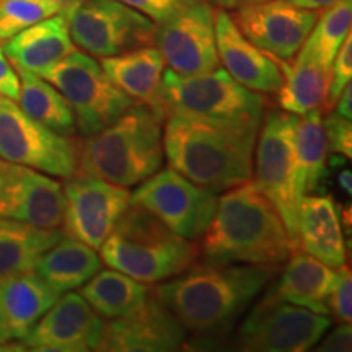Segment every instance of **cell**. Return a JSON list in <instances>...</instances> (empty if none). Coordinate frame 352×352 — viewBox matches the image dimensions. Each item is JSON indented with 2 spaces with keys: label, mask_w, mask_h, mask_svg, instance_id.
Instances as JSON below:
<instances>
[{
  "label": "cell",
  "mask_w": 352,
  "mask_h": 352,
  "mask_svg": "<svg viewBox=\"0 0 352 352\" xmlns=\"http://www.w3.org/2000/svg\"><path fill=\"white\" fill-rule=\"evenodd\" d=\"M259 126L168 113L164 126L168 166L214 195L239 186L253 178Z\"/></svg>",
  "instance_id": "1"
},
{
  "label": "cell",
  "mask_w": 352,
  "mask_h": 352,
  "mask_svg": "<svg viewBox=\"0 0 352 352\" xmlns=\"http://www.w3.org/2000/svg\"><path fill=\"white\" fill-rule=\"evenodd\" d=\"M272 276L270 266L204 261L158 284L153 294L186 331L215 340L230 331Z\"/></svg>",
  "instance_id": "2"
},
{
  "label": "cell",
  "mask_w": 352,
  "mask_h": 352,
  "mask_svg": "<svg viewBox=\"0 0 352 352\" xmlns=\"http://www.w3.org/2000/svg\"><path fill=\"white\" fill-rule=\"evenodd\" d=\"M201 239L199 254L214 264L276 267L297 250L280 214L253 178L223 191Z\"/></svg>",
  "instance_id": "3"
},
{
  "label": "cell",
  "mask_w": 352,
  "mask_h": 352,
  "mask_svg": "<svg viewBox=\"0 0 352 352\" xmlns=\"http://www.w3.org/2000/svg\"><path fill=\"white\" fill-rule=\"evenodd\" d=\"M165 116L135 101L111 124L77 139V173L120 186H138L164 164Z\"/></svg>",
  "instance_id": "4"
},
{
  "label": "cell",
  "mask_w": 352,
  "mask_h": 352,
  "mask_svg": "<svg viewBox=\"0 0 352 352\" xmlns=\"http://www.w3.org/2000/svg\"><path fill=\"white\" fill-rule=\"evenodd\" d=\"M101 261L144 284L182 274L199 259V248L166 228L151 212L129 204L100 246Z\"/></svg>",
  "instance_id": "5"
},
{
  "label": "cell",
  "mask_w": 352,
  "mask_h": 352,
  "mask_svg": "<svg viewBox=\"0 0 352 352\" xmlns=\"http://www.w3.org/2000/svg\"><path fill=\"white\" fill-rule=\"evenodd\" d=\"M162 98L168 113L192 114L222 121L261 122L266 100L217 67L201 74H178L164 70Z\"/></svg>",
  "instance_id": "6"
},
{
  "label": "cell",
  "mask_w": 352,
  "mask_h": 352,
  "mask_svg": "<svg viewBox=\"0 0 352 352\" xmlns=\"http://www.w3.org/2000/svg\"><path fill=\"white\" fill-rule=\"evenodd\" d=\"M264 116V114H263ZM298 114L271 109L264 116L254 148V183L283 217L290 239L297 245V222L302 192L297 183L294 132Z\"/></svg>",
  "instance_id": "7"
},
{
  "label": "cell",
  "mask_w": 352,
  "mask_h": 352,
  "mask_svg": "<svg viewBox=\"0 0 352 352\" xmlns=\"http://www.w3.org/2000/svg\"><path fill=\"white\" fill-rule=\"evenodd\" d=\"M52 83L72 108L77 129L83 138L95 134L120 118L135 103L109 80L94 59L82 51H72L41 76Z\"/></svg>",
  "instance_id": "8"
},
{
  "label": "cell",
  "mask_w": 352,
  "mask_h": 352,
  "mask_svg": "<svg viewBox=\"0 0 352 352\" xmlns=\"http://www.w3.org/2000/svg\"><path fill=\"white\" fill-rule=\"evenodd\" d=\"M64 15L74 44L100 59L151 46L155 39V21L120 0H82Z\"/></svg>",
  "instance_id": "9"
},
{
  "label": "cell",
  "mask_w": 352,
  "mask_h": 352,
  "mask_svg": "<svg viewBox=\"0 0 352 352\" xmlns=\"http://www.w3.org/2000/svg\"><path fill=\"white\" fill-rule=\"evenodd\" d=\"M0 160L70 178L78 166L77 139L57 134L13 100L0 98Z\"/></svg>",
  "instance_id": "10"
},
{
  "label": "cell",
  "mask_w": 352,
  "mask_h": 352,
  "mask_svg": "<svg viewBox=\"0 0 352 352\" xmlns=\"http://www.w3.org/2000/svg\"><path fill=\"white\" fill-rule=\"evenodd\" d=\"M131 204L151 212L176 235L197 240L212 219L217 197L168 166L139 183Z\"/></svg>",
  "instance_id": "11"
},
{
  "label": "cell",
  "mask_w": 352,
  "mask_h": 352,
  "mask_svg": "<svg viewBox=\"0 0 352 352\" xmlns=\"http://www.w3.org/2000/svg\"><path fill=\"white\" fill-rule=\"evenodd\" d=\"M329 327L328 315L315 314L267 292L241 323L239 346L243 351L303 352L311 349Z\"/></svg>",
  "instance_id": "12"
},
{
  "label": "cell",
  "mask_w": 352,
  "mask_h": 352,
  "mask_svg": "<svg viewBox=\"0 0 352 352\" xmlns=\"http://www.w3.org/2000/svg\"><path fill=\"white\" fill-rule=\"evenodd\" d=\"M65 235L100 250L131 204V191L100 178L74 175L63 186Z\"/></svg>",
  "instance_id": "13"
},
{
  "label": "cell",
  "mask_w": 352,
  "mask_h": 352,
  "mask_svg": "<svg viewBox=\"0 0 352 352\" xmlns=\"http://www.w3.org/2000/svg\"><path fill=\"white\" fill-rule=\"evenodd\" d=\"M153 44L178 74H201L220 65L215 43V10L206 0L189 3L157 25Z\"/></svg>",
  "instance_id": "14"
},
{
  "label": "cell",
  "mask_w": 352,
  "mask_h": 352,
  "mask_svg": "<svg viewBox=\"0 0 352 352\" xmlns=\"http://www.w3.org/2000/svg\"><path fill=\"white\" fill-rule=\"evenodd\" d=\"M0 217L57 230L64 220L63 184L43 171L0 160Z\"/></svg>",
  "instance_id": "15"
},
{
  "label": "cell",
  "mask_w": 352,
  "mask_h": 352,
  "mask_svg": "<svg viewBox=\"0 0 352 352\" xmlns=\"http://www.w3.org/2000/svg\"><path fill=\"white\" fill-rule=\"evenodd\" d=\"M232 19L254 46L276 59L290 60L305 43L318 13L287 0H267L241 3Z\"/></svg>",
  "instance_id": "16"
},
{
  "label": "cell",
  "mask_w": 352,
  "mask_h": 352,
  "mask_svg": "<svg viewBox=\"0 0 352 352\" xmlns=\"http://www.w3.org/2000/svg\"><path fill=\"white\" fill-rule=\"evenodd\" d=\"M186 329L153 294L129 315L104 323L98 351L164 352L184 344Z\"/></svg>",
  "instance_id": "17"
},
{
  "label": "cell",
  "mask_w": 352,
  "mask_h": 352,
  "mask_svg": "<svg viewBox=\"0 0 352 352\" xmlns=\"http://www.w3.org/2000/svg\"><path fill=\"white\" fill-rule=\"evenodd\" d=\"M103 327L104 321L85 298L70 290L39 318L23 342L33 351H98Z\"/></svg>",
  "instance_id": "18"
},
{
  "label": "cell",
  "mask_w": 352,
  "mask_h": 352,
  "mask_svg": "<svg viewBox=\"0 0 352 352\" xmlns=\"http://www.w3.org/2000/svg\"><path fill=\"white\" fill-rule=\"evenodd\" d=\"M215 43L223 69L243 87L258 94H276L283 85L276 57L254 46L226 10L215 12Z\"/></svg>",
  "instance_id": "19"
},
{
  "label": "cell",
  "mask_w": 352,
  "mask_h": 352,
  "mask_svg": "<svg viewBox=\"0 0 352 352\" xmlns=\"http://www.w3.org/2000/svg\"><path fill=\"white\" fill-rule=\"evenodd\" d=\"M3 43V52L13 67L36 74L39 77L76 51L64 12L21 30Z\"/></svg>",
  "instance_id": "20"
},
{
  "label": "cell",
  "mask_w": 352,
  "mask_h": 352,
  "mask_svg": "<svg viewBox=\"0 0 352 352\" xmlns=\"http://www.w3.org/2000/svg\"><path fill=\"white\" fill-rule=\"evenodd\" d=\"M101 69L120 90L138 103L168 116L162 98V77L165 60L157 46H140L121 54L101 57Z\"/></svg>",
  "instance_id": "21"
},
{
  "label": "cell",
  "mask_w": 352,
  "mask_h": 352,
  "mask_svg": "<svg viewBox=\"0 0 352 352\" xmlns=\"http://www.w3.org/2000/svg\"><path fill=\"white\" fill-rule=\"evenodd\" d=\"M298 248L328 264L341 267L346 264V245L341 219L333 197L303 196L297 222Z\"/></svg>",
  "instance_id": "22"
},
{
  "label": "cell",
  "mask_w": 352,
  "mask_h": 352,
  "mask_svg": "<svg viewBox=\"0 0 352 352\" xmlns=\"http://www.w3.org/2000/svg\"><path fill=\"white\" fill-rule=\"evenodd\" d=\"M285 261L284 272L270 290L271 296L315 314L329 315L328 297L336 271L300 248L294 250Z\"/></svg>",
  "instance_id": "23"
},
{
  "label": "cell",
  "mask_w": 352,
  "mask_h": 352,
  "mask_svg": "<svg viewBox=\"0 0 352 352\" xmlns=\"http://www.w3.org/2000/svg\"><path fill=\"white\" fill-rule=\"evenodd\" d=\"M59 297L34 271L0 279V307L12 340L23 341Z\"/></svg>",
  "instance_id": "24"
},
{
  "label": "cell",
  "mask_w": 352,
  "mask_h": 352,
  "mask_svg": "<svg viewBox=\"0 0 352 352\" xmlns=\"http://www.w3.org/2000/svg\"><path fill=\"white\" fill-rule=\"evenodd\" d=\"M101 256L95 248L72 236H64L38 259L34 272L54 292L63 296L82 287L101 270Z\"/></svg>",
  "instance_id": "25"
},
{
  "label": "cell",
  "mask_w": 352,
  "mask_h": 352,
  "mask_svg": "<svg viewBox=\"0 0 352 352\" xmlns=\"http://www.w3.org/2000/svg\"><path fill=\"white\" fill-rule=\"evenodd\" d=\"M63 235L60 230H46L0 217V279L33 271L38 259Z\"/></svg>",
  "instance_id": "26"
},
{
  "label": "cell",
  "mask_w": 352,
  "mask_h": 352,
  "mask_svg": "<svg viewBox=\"0 0 352 352\" xmlns=\"http://www.w3.org/2000/svg\"><path fill=\"white\" fill-rule=\"evenodd\" d=\"M279 65L284 82L276 94L277 104L283 111L300 116L314 109H324L329 87V69L298 56H296L294 63L279 60Z\"/></svg>",
  "instance_id": "27"
},
{
  "label": "cell",
  "mask_w": 352,
  "mask_h": 352,
  "mask_svg": "<svg viewBox=\"0 0 352 352\" xmlns=\"http://www.w3.org/2000/svg\"><path fill=\"white\" fill-rule=\"evenodd\" d=\"M151 292L152 290L147 287V284L139 283L116 270H100L78 290L88 305L101 318L107 320L129 315L139 305H142Z\"/></svg>",
  "instance_id": "28"
},
{
  "label": "cell",
  "mask_w": 352,
  "mask_h": 352,
  "mask_svg": "<svg viewBox=\"0 0 352 352\" xmlns=\"http://www.w3.org/2000/svg\"><path fill=\"white\" fill-rule=\"evenodd\" d=\"M16 72L20 77V94L16 98L19 107L30 118L50 127L51 131L72 138L77 131L76 116L64 95L46 78L26 70Z\"/></svg>",
  "instance_id": "29"
},
{
  "label": "cell",
  "mask_w": 352,
  "mask_h": 352,
  "mask_svg": "<svg viewBox=\"0 0 352 352\" xmlns=\"http://www.w3.org/2000/svg\"><path fill=\"white\" fill-rule=\"evenodd\" d=\"M294 147H296L298 189L302 196H305L307 192L318 188L327 173L328 144L320 109L297 116Z\"/></svg>",
  "instance_id": "30"
},
{
  "label": "cell",
  "mask_w": 352,
  "mask_h": 352,
  "mask_svg": "<svg viewBox=\"0 0 352 352\" xmlns=\"http://www.w3.org/2000/svg\"><path fill=\"white\" fill-rule=\"evenodd\" d=\"M351 25L352 0H341L324 8L296 56L315 60L324 69H331L334 57L351 33Z\"/></svg>",
  "instance_id": "31"
},
{
  "label": "cell",
  "mask_w": 352,
  "mask_h": 352,
  "mask_svg": "<svg viewBox=\"0 0 352 352\" xmlns=\"http://www.w3.org/2000/svg\"><path fill=\"white\" fill-rule=\"evenodd\" d=\"M60 12L63 7L47 0H0V41Z\"/></svg>",
  "instance_id": "32"
},
{
  "label": "cell",
  "mask_w": 352,
  "mask_h": 352,
  "mask_svg": "<svg viewBox=\"0 0 352 352\" xmlns=\"http://www.w3.org/2000/svg\"><path fill=\"white\" fill-rule=\"evenodd\" d=\"M352 77V38L351 33L342 43V46L334 57L331 69H329V87L327 103H324V111H331L338 98H340L341 91L344 90L347 83H351Z\"/></svg>",
  "instance_id": "33"
},
{
  "label": "cell",
  "mask_w": 352,
  "mask_h": 352,
  "mask_svg": "<svg viewBox=\"0 0 352 352\" xmlns=\"http://www.w3.org/2000/svg\"><path fill=\"white\" fill-rule=\"evenodd\" d=\"M328 311L340 323H351L352 320V274L349 266L338 267L333 287L328 297Z\"/></svg>",
  "instance_id": "34"
},
{
  "label": "cell",
  "mask_w": 352,
  "mask_h": 352,
  "mask_svg": "<svg viewBox=\"0 0 352 352\" xmlns=\"http://www.w3.org/2000/svg\"><path fill=\"white\" fill-rule=\"evenodd\" d=\"M324 135H327L328 151L340 153L349 160L352 155V124L349 120L340 116L338 113L328 114L323 121Z\"/></svg>",
  "instance_id": "35"
},
{
  "label": "cell",
  "mask_w": 352,
  "mask_h": 352,
  "mask_svg": "<svg viewBox=\"0 0 352 352\" xmlns=\"http://www.w3.org/2000/svg\"><path fill=\"white\" fill-rule=\"evenodd\" d=\"M120 2L144 13L145 16H148L158 25L196 0H120Z\"/></svg>",
  "instance_id": "36"
},
{
  "label": "cell",
  "mask_w": 352,
  "mask_h": 352,
  "mask_svg": "<svg viewBox=\"0 0 352 352\" xmlns=\"http://www.w3.org/2000/svg\"><path fill=\"white\" fill-rule=\"evenodd\" d=\"M20 94V77L13 69L10 60L7 59L0 44V98H8L16 101Z\"/></svg>",
  "instance_id": "37"
},
{
  "label": "cell",
  "mask_w": 352,
  "mask_h": 352,
  "mask_svg": "<svg viewBox=\"0 0 352 352\" xmlns=\"http://www.w3.org/2000/svg\"><path fill=\"white\" fill-rule=\"evenodd\" d=\"M351 340H352V328L351 323H341L329 336L324 340L320 351L324 352H341L351 351Z\"/></svg>",
  "instance_id": "38"
},
{
  "label": "cell",
  "mask_w": 352,
  "mask_h": 352,
  "mask_svg": "<svg viewBox=\"0 0 352 352\" xmlns=\"http://www.w3.org/2000/svg\"><path fill=\"white\" fill-rule=\"evenodd\" d=\"M352 85L351 83H347V85L344 87V90L341 91V95H340V98H338V101H336V104H334V107H336V113L340 114V116H342V118H346V120H349L351 121V118H352Z\"/></svg>",
  "instance_id": "39"
},
{
  "label": "cell",
  "mask_w": 352,
  "mask_h": 352,
  "mask_svg": "<svg viewBox=\"0 0 352 352\" xmlns=\"http://www.w3.org/2000/svg\"><path fill=\"white\" fill-rule=\"evenodd\" d=\"M292 6L305 8V10H324V8L341 2V0H287Z\"/></svg>",
  "instance_id": "40"
},
{
  "label": "cell",
  "mask_w": 352,
  "mask_h": 352,
  "mask_svg": "<svg viewBox=\"0 0 352 352\" xmlns=\"http://www.w3.org/2000/svg\"><path fill=\"white\" fill-rule=\"evenodd\" d=\"M338 182H340V186L344 192L351 196L352 192V176H351V171L349 170H344L341 171L340 176H338Z\"/></svg>",
  "instance_id": "41"
},
{
  "label": "cell",
  "mask_w": 352,
  "mask_h": 352,
  "mask_svg": "<svg viewBox=\"0 0 352 352\" xmlns=\"http://www.w3.org/2000/svg\"><path fill=\"white\" fill-rule=\"evenodd\" d=\"M10 333H8L7 329V324H6V320H3V315H2V307H0V344H6V342L10 341Z\"/></svg>",
  "instance_id": "42"
},
{
  "label": "cell",
  "mask_w": 352,
  "mask_h": 352,
  "mask_svg": "<svg viewBox=\"0 0 352 352\" xmlns=\"http://www.w3.org/2000/svg\"><path fill=\"white\" fill-rule=\"evenodd\" d=\"M210 2L219 6L220 8H236L240 6L241 0H210Z\"/></svg>",
  "instance_id": "43"
},
{
  "label": "cell",
  "mask_w": 352,
  "mask_h": 352,
  "mask_svg": "<svg viewBox=\"0 0 352 352\" xmlns=\"http://www.w3.org/2000/svg\"><path fill=\"white\" fill-rule=\"evenodd\" d=\"M47 2H54V3H57V6H60L64 8H70V7H74V6H77V3H80L82 0H47Z\"/></svg>",
  "instance_id": "44"
},
{
  "label": "cell",
  "mask_w": 352,
  "mask_h": 352,
  "mask_svg": "<svg viewBox=\"0 0 352 352\" xmlns=\"http://www.w3.org/2000/svg\"><path fill=\"white\" fill-rule=\"evenodd\" d=\"M258 2H267V0H241L240 6L241 3H258Z\"/></svg>",
  "instance_id": "45"
}]
</instances>
